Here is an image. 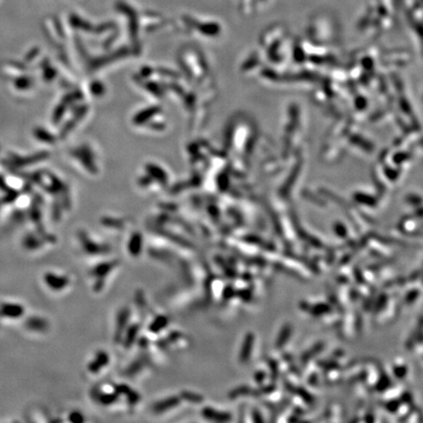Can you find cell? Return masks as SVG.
Returning a JSON list of instances; mask_svg holds the SVG:
<instances>
[{
	"instance_id": "obj_21",
	"label": "cell",
	"mask_w": 423,
	"mask_h": 423,
	"mask_svg": "<svg viewBox=\"0 0 423 423\" xmlns=\"http://www.w3.org/2000/svg\"><path fill=\"white\" fill-rule=\"evenodd\" d=\"M265 377H266V374H265L263 372H259L256 374V376H255L257 382H259V383L263 382V380L265 379Z\"/></svg>"
},
{
	"instance_id": "obj_22",
	"label": "cell",
	"mask_w": 423,
	"mask_h": 423,
	"mask_svg": "<svg viewBox=\"0 0 423 423\" xmlns=\"http://www.w3.org/2000/svg\"><path fill=\"white\" fill-rule=\"evenodd\" d=\"M365 420H366L367 422H373L375 419H374V417L372 416V413H368V414L366 415Z\"/></svg>"
},
{
	"instance_id": "obj_7",
	"label": "cell",
	"mask_w": 423,
	"mask_h": 423,
	"mask_svg": "<svg viewBox=\"0 0 423 423\" xmlns=\"http://www.w3.org/2000/svg\"><path fill=\"white\" fill-rule=\"evenodd\" d=\"M387 301H388V296H387V294H385V293L381 294V295L378 297V299L376 300L375 304H374V306H373V313H374V315H377V313L381 312V311L384 309V307H385L386 304H387Z\"/></svg>"
},
{
	"instance_id": "obj_3",
	"label": "cell",
	"mask_w": 423,
	"mask_h": 423,
	"mask_svg": "<svg viewBox=\"0 0 423 423\" xmlns=\"http://www.w3.org/2000/svg\"><path fill=\"white\" fill-rule=\"evenodd\" d=\"M291 334H292V326L287 323L282 327V329L278 335V338L275 342V347L277 349H281L286 344V342L289 340Z\"/></svg>"
},
{
	"instance_id": "obj_20",
	"label": "cell",
	"mask_w": 423,
	"mask_h": 423,
	"mask_svg": "<svg viewBox=\"0 0 423 423\" xmlns=\"http://www.w3.org/2000/svg\"><path fill=\"white\" fill-rule=\"evenodd\" d=\"M309 383L311 384V385H314V386H316L318 383H319V380H318V375L315 373V374H312L311 375V377H310V379H309Z\"/></svg>"
},
{
	"instance_id": "obj_13",
	"label": "cell",
	"mask_w": 423,
	"mask_h": 423,
	"mask_svg": "<svg viewBox=\"0 0 423 423\" xmlns=\"http://www.w3.org/2000/svg\"><path fill=\"white\" fill-rule=\"evenodd\" d=\"M174 402H175V399H170V400L166 401L165 403H159L158 405H156L155 409L158 410V411H163V410H165V409L168 408L167 406H170L171 405H173Z\"/></svg>"
},
{
	"instance_id": "obj_17",
	"label": "cell",
	"mask_w": 423,
	"mask_h": 423,
	"mask_svg": "<svg viewBox=\"0 0 423 423\" xmlns=\"http://www.w3.org/2000/svg\"><path fill=\"white\" fill-rule=\"evenodd\" d=\"M400 400L402 401V403H405V404L410 405V404L412 403V396H411L410 393L406 392V393H404V394L402 395V397H401Z\"/></svg>"
},
{
	"instance_id": "obj_4",
	"label": "cell",
	"mask_w": 423,
	"mask_h": 423,
	"mask_svg": "<svg viewBox=\"0 0 423 423\" xmlns=\"http://www.w3.org/2000/svg\"><path fill=\"white\" fill-rule=\"evenodd\" d=\"M331 311H332V307L330 305L324 303H319L314 306H311L309 312L314 317H321L324 315H328L329 313H331Z\"/></svg>"
},
{
	"instance_id": "obj_1",
	"label": "cell",
	"mask_w": 423,
	"mask_h": 423,
	"mask_svg": "<svg viewBox=\"0 0 423 423\" xmlns=\"http://www.w3.org/2000/svg\"><path fill=\"white\" fill-rule=\"evenodd\" d=\"M254 345V335L252 333H249L246 335L245 340L243 342L242 349H241L240 353V359L241 361L246 362L250 358V355L252 354V349Z\"/></svg>"
},
{
	"instance_id": "obj_10",
	"label": "cell",
	"mask_w": 423,
	"mask_h": 423,
	"mask_svg": "<svg viewBox=\"0 0 423 423\" xmlns=\"http://www.w3.org/2000/svg\"><path fill=\"white\" fill-rule=\"evenodd\" d=\"M402 404H403V403H402L401 400H392V401H389L388 403L385 404V408H386L389 412H391V413H395L396 411L399 410V408H400V406H401Z\"/></svg>"
},
{
	"instance_id": "obj_19",
	"label": "cell",
	"mask_w": 423,
	"mask_h": 423,
	"mask_svg": "<svg viewBox=\"0 0 423 423\" xmlns=\"http://www.w3.org/2000/svg\"><path fill=\"white\" fill-rule=\"evenodd\" d=\"M300 308L302 310H304V311H310L311 305L309 303H307V302H305V301H302L301 303H300Z\"/></svg>"
},
{
	"instance_id": "obj_14",
	"label": "cell",
	"mask_w": 423,
	"mask_h": 423,
	"mask_svg": "<svg viewBox=\"0 0 423 423\" xmlns=\"http://www.w3.org/2000/svg\"><path fill=\"white\" fill-rule=\"evenodd\" d=\"M334 230H335L336 234L339 237H341V238H346L347 237V230H346V228L342 224H340V223L336 224L335 227H334Z\"/></svg>"
},
{
	"instance_id": "obj_5",
	"label": "cell",
	"mask_w": 423,
	"mask_h": 423,
	"mask_svg": "<svg viewBox=\"0 0 423 423\" xmlns=\"http://www.w3.org/2000/svg\"><path fill=\"white\" fill-rule=\"evenodd\" d=\"M390 386H391V379L384 372V373H382V375L380 376L377 384L375 385V390L377 392H383V391L387 390Z\"/></svg>"
},
{
	"instance_id": "obj_23",
	"label": "cell",
	"mask_w": 423,
	"mask_h": 423,
	"mask_svg": "<svg viewBox=\"0 0 423 423\" xmlns=\"http://www.w3.org/2000/svg\"><path fill=\"white\" fill-rule=\"evenodd\" d=\"M260 415H261L260 412H258V411H254V420H255V421H263V419L261 418Z\"/></svg>"
},
{
	"instance_id": "obj_9",
	"label": "cell",
	"mask_w": 423,
	"mask_h": 423,
	"mask_svg": "<svg viewBox=\"0 0 423 423\" xmlns=\"http://www.w3.org/2000/svg\"><path fill=\"white\" fill-rule=\"evenodd\" d=\"M295 393L297 394V395H299L302 399H303L306 403H308V404H313L314 402H315V399H314V397L307 391V390H305L304 388H302V387H298V388H296L295 389Z\"/></svg>"
},
{
	"instance_id": "obj_6",
	"label": "cell",
	"mask_w": 423,
	"mask_h": 423,
	"mask_svg": "<svg viewBox=\"0 0 423 423\" xmlns=\"http://www.w3.org/2000/svg\"><path fill=\"white\" fill-rule=\"evenodd\" d=\"M205 416L206 417H208L209 419H212V420H217V421H223V420H227V419H229V416H227L228 414H226V413H221V412H218V411H215V410H213V409H206L205 410Z\"/></svg>"
},
{
	"instance_id": "obj_24",
	"label": "cell",
	"mask_w": 423,
	"mask_h": 423,
	"mask_svg": "<svg viewBox=\"0 0 423 423\" xmlns=\"http://www.w3.org/2000/svg\"><path fill=\"white\" fill-rule=\"evenodd\" d=\"M418 275H419V272L418 271H416V272H413L410 276H409V280H413L414 278H417L418 277Z\"/></svg>"
},
{
	"instance_id": "obj_2",
	"label": "cell",
	"mask_w": 423,
	"mask_h": 423,
	"mask_svg": "<svg viewBox=\"0 0 423 423\" xmlns=\"http://www.w3.org/2000/svg\"><path fill=\"white\" fill-rule=\"evenodd\" d=\"M324 349V343L320 342L316 344L314 347H312L310 350H308L306 353H304L301 356V362L302 364H307V362L313 358L314 356L318 355L322 350Z\"/></svg>"
},
{
	"instance_id": "obj_12",
	"label": "cell",
	"mask_w": 423,
	"mask_h": 423,
	"mask_svg": "<svg viewBox=\"0 0 423 423\" xmlns=\"http://www.w3.org/2000/svg\"><path fill=\"white\" fill-rule=\"evenodd\" d=\"M418 296H419L418 289H412V290H410L409 292L406 293V295L405 297V302H406V304L410 305L418 298Z\"/></svg>"
},
{
	"instance_id": "obj_8",
	"label": "cell",
	"mask_w": 423,
	"mask_h": 423,
	"mask_svg": "<svg viewBox=\"0 0 423 423\" xmlns=\"http://www.w3.org/2000/svg\"><path fill=\"white\" fill-rule=\"evenodd\" d=\"M318 366L325 371H337L340 369V365L334 360H321L318 362Z\"/></svg>"
},
{
	"instance_id": "obj_11",
	"label": "cell",
	"mask_w": 423,
	"mask_h": 423,
	"mask_svg": "<svg viewBox=\"0 0 423 423\" xmlns=\"http://www.w3.org/2000/svg\"><path fill=\"white\" fill-rule=\"evenodd\" d=\"M393 373L398 379H403L407 374V368L405 366H395L393 368Z\"/></svg>"
},
{
	"instance_id": "obj_18",
	"label": "cell",
	"mask_w": 423,
	"mask_h": 423,
	"mask_svg": "<svg viewBox=\"0 0 423 423\" xmlns=\"http://www.w3.org/2000/svg\"><path fill=\"white\" fill-rule=\"evenodd\" d=\"M355 279H356V281H357L358 283H364V276H362L361 271H358L357 269H355Z\"/></svg>"
},
{
	"instance_id": "obj_16",
	"label": "cell",
	"mask_w": 423,
	"mask_h": 423,
	"mask_svg": "<svg viewBox=\"0 0 423 423\" xmlns=\"http://www.w3.org/2000/svg\"><path fill=\"white\" fill-rule=\"evenodd\" d=\"M157 321V320H156ZM158 323L157 322H154L153 324H152V328H154V330H160V326H164V325H166V323H167V320H166V318H160V319H158Z\"/></svg>"
},
{
	"instance_id": "obj_15",
	"label": "cell",
	"mask_w": 423,
	"mask_h": 423,
	"mask_svg": "<svg viewBox=\"0 0 423 423\" xmlns=\"http://www.w3.org/2000/svg\"><path fill=\"white\" fill-rule=\"evenodd\" d=\"M271 365V375H272V379H276L278 376V366L276 364V361H274L273 359H271L270 361Z\"/></svg>"
}]
</instances>
